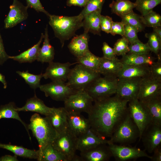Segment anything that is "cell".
Returning <instances> with one entry per match:
<instances>
[{"mask_svg":"<svg viewBox=\"0 0 161 161\" xmlns=\"http://www.w3.org/2000/svg\"><path fill=\"white\" fill-rule=\"evenodd\" d=\"M94 102L88 114L91 127L102 136L110 137L128 113L129 101L115 95Z\"/></svg>","mask_w":161,"mask_h":161,"instance_id":"obj_1","label":"cell"},{"mask_svg":"<svg viewBox=\"0 0 161 161\" xmlns=\"http://www.w3.org/2000/svg\"><path fill=\"white\" fill-rule=\"evenodd\" d=\"M49 24L52 28L55 36L60 40L61 47L65 41L75 35L76 31L82 27L83 16L78 15L67 16L50 15Z\"/></svg>","mask_w":161,"mask_h":161,"instance_id":"obj_2","label":"cell"},{"mask_svg":"<svg viewBox=\"0 0 161 161\" xmlns=\"http://www.w3.org/2000/svg\"><path fill=\"white\" fill-rule=\"evenodd\" d=\"M30 121L28 128L31 131L38 142L39 154L45 147L52 143L57 134L46 116L42 117L35 113L32 116Z\"/></svg>","mask_w":161,"mask_h":161,"instance_id":"obj_3","label":"cell"},{"mask_svg":"<svg viewBox=\"0 0 161 161\" xmlns=\"http://www.w3.org/2000/svg\"><path fill=\"white\" fill-rule=\"evenodd\" d=\"M140 136L139 129L128 112L110 137L109 141L114 144L128 145L135 142Z\"/></svg>","mask_w":161,"mask_h":161,"instance_id":"obj_4","label":"cell"},{"mask_svg":"<svg viewBox=\"0 0 161 161\" xmlns=\"http://www.w3.org/2000/svg\"><path fill=\"white\" fill-rule=\"evenodd\" d=\"M100 74L78 64L71 69L66 84L76 91L85 90Z\"/></svg>","mask_w":161,"mask_h":161,"instance_id":"obj_5","label":"cell"},{"mask_svg":"<svg viewBox=\"0 0 161 161\" xmlns=\"http://www.w3.org/2000/svg\"><path fill=\"white\" fill-rule=\"evenodd\" d=\"M118 78L104 76L98 78L86 89L94 101L111 97L116 92Z\"/></svg>","mask_w":161,"mask_h":161,"instance_id":"obj_6","label":"cell"},{"mask_svg":"<svg viewBox=\"0 0 161 161\" xmlns=\"http://www.w3.org/2000/svg\"><path fill=\"white\" fill-rule=\"evenodd\" d=\"M77 138L68 129L57 134L52 144L66 158L67 161H82L80 157L76 154Z\"/></svg>","mask_w":161,"mask_h":161,"instance_id":"obj_7","label":"cell"},{"mask_svg":"<svg viewBox=\"0 0 161 161\" xmlns=\"http://www.w3.org/2000/svg\"><path fill=\"white\" fill-rule=\"evenodd\" d=\"M94 101L92 98L85 90L77 91L69 96L64 101V108L68 112L88 114L90 112Z\"/></svg>","mask_w":161,"mask_h":161,"instance_id":"obj_8","label":"cell"},{"mask_svg":"<svg viewBox=\"0 0 161 161\" xmlns=\"http://www.w3.org/2000/svg\"><path fill=\"white\" fill-rule=\"evenodd\" d=\"M128 103V112L139 129L140 140L145 129L151 122V119L144 104L137 98L131 100Z\"/></svg>","mask_w":161,"mask_h":161,"instance_id":"obj_9","label":"cell"},{"mask_svg":"<svg viewBox=\"0 0 161 161\" xmlns=\"http://www.w3.org/2000/svg\"><path fill=\"white\" fill-rule=\"evenodd\" d=\"M107 145L112 156L117 161H126L142 157L151 158L145 150L136 147L114 144L109 141Z\"/></svg>","mask_w":161,"mask_h":161,"instance_id":"obj_10","label":"cell"},{"mask_svg":"<svg viewBox=\"0 0 161 161\" xmlns=\"http://www.w3.org/2000/svg\"><path fill=\"white\" fill-rule=\"evenodd\" d=\"M39 88L47 97H49L53 100L64 101L76 91L65 82L52 81L46 84L40 85Z\"/></svg>","mask_w":161,"mask_h":161,"instance_id":"obj_11","label":"cell"},{"mask_svg":"<svg viewBox=\"0 0 161 161\" xmlns=\"http://www.w3.org/2000/svg\"><path fill=\"white\" fill-rule=\"evenodd\" d=\"M161 97V81L156 80L151 75L141 81L137 99L145 103L154 98Z\"/></svg>","mask_w":161,"mask_h":161,"instance_id":"obj_12","label":"cell"},{"mask_svg":"<svg viewBox=\"0 0 161 161\" xmlns=\"http://www.w3.org/2000/svg\"><path fill=\"white\" fill-rule=\"evenodd\" d=\"M143 78H118L115 95L128 101L137 98Z\"/></svg>","mask_w":161,"mask_h":161,"instance_id":"obj_13","label":"cell"},{"mask_svg":"<svg viewBox=\"0 0 161 161\" xmlns=\"http://www.w3.org/2000/svg\"><path fill=\"white\" fill-rule=\"evenodd\" d=\"M141 139L145 151L152 153L161 143V125L150 123L143 131L139 141Z\"/></svg>","mask_w":161,"mask_h":161,"instance_id":"obj_14","label":"cell"},{"mask_svg":"<svg viewBox=\"0 0 161 161\" xmlns=\"http://www.w3.org/2000/svg\"><path fill=\"white\" fill-rule=\"evenodd\" d=\"M109 140L91 127L77 137L76 148L80 152L84 151L102 144H108Z\"/></svg>","mask_w":161,"mask_h":161,"instance_id":"obj_15","label":"cell"},{"mask_svg":"<svg viewBox=\"0 0 161 161\" xmlns=\"http://www.w3.org/2000/svg\"><path fill=\"white\" fill-rule=\"evenodd\" d=\"M28 7L24 6L18 0H13L10 11L4 20V27L11 28L26 20L28 17Z\"/></svg>","mask_w":161,"mask_h":161,"instance_id":"obj_16","label":"cell"},{"mask_svg":"<svg viewBox=\"0 0 161 161\" xmlns=\"http://www.w3.org/2000/svg\"><path fill=\"white\" fill-rule=\"evenodd\" d=\"M75 63L52 61L49 63L45 73L43 74V77L45 79H50L52 81L65 82L67 80L71 70L70 66Z\"/></svg>","mask_w":161,"mask_h":161,"instance_id":"obj_17","label":"cell"},{"mask_svg":"<svg viewBox=\"0 0 161 161\" xmlns=\"http://www.w3.org/2000/svg\"><path fill=\"white\" fill-rule=\"evenodd\" d=\"M68 129L77 137L83 134L91 127L89 119L81 113L67 114Z\"/></svg>","mask_w":161,"mask_h":161,"instance_id":"obj_18","label":"cell"},{"mask_svg":"<svg viewBox=\"0 0 161 161\" xmlns=\"http://www.w3.org/2000/svg\"><path fill=\"white\" fill-rule=\"evenodd\" d=\"M67 114L68 112L64 107H53L51 113L46 116L57 134L61 133L68 129Z\"/></svg>","mask_w":161,"mask_h":161,"instance_id":"obj_19","label":"cell"},{"mask_svg":"<svg viewBox=\"0 0 161 161\" xmlns=\"http://www.w3.org/2000/svg\"><path fill=\"white\" fill-rule=\"evenodd\" d=\"M82 161H107L112 157L107 144H102L80 152Z\"/></svg>","mask_w":161,"mask_h":161,"instance_id":"obj_20","label":"cell"},{"mask_svg":"<svg viewBox=\"0 0 161 161\" xmlns=\"http://www.w3.org/2000/svg\"><path fill=\"white\" fill-rule=\"evenodd\" d=\"M123 66L120 60L117 58L109 59L103 57H101L97 72L105 77L118 78Z\"/></svg>","mask_w":161,"mask_h":161,"instance_id":"obj_21","label":"cell"},{"mask_svg":"<svg viewBox=\"0 0 161 161\" xmlns=\"http://www.w3.org/2000/svg\"><path fill=\"white\" fill-rule=\"evenodd\" d=\"M123 64L118 78H143L151 75L150 66Z\"/></svg>","mask_w":161,"mask_h":161,"instance_id":"obj_22","label":"cell"},{"mask_svg":"<svg viewBox=\"0 0 161 161\" xmlns=\"http://www.w3.org/2000/svg\"><path fill=\"white\" fill-rule=\"evenodd\" d=\"M89 38L88 33L84 32L82 34L74 36L68 45L71 53L77 58L84 55L89 50Z\"/></svg>","mask_w":161,"mask_h":161,"instance_id":"obj_23","label":"cell"},{"mask_svg":"<svg viewBox=\"0 0 161 161\" xmlns=\"http://www.w3.org/2000/svg\"><path fill=\"white\" fill-rule=\"evenodd\" d=\"M53 109V107H49L47 106L44 102L38 98L35 94L34 96L28 99L23 107L16 108L18 112L30 111L48 116L50 114Z\"/></svg>","mask_w":161,"mask_h":161,"instance_id":"obj_24","label":"cell"},{"mask_svg":"<svg viewBox=\"0 0 161 161\" xmlns=\"http://www.w3.org/2000/svg\"><path fill=\"white\" fill-rule=\"evenodd\" d=\"M101 11H97L86 16L83 21L84 32H90L94 35H101L100 17Z\"/></svg>","mask_w":161,"mask_h":161,"instance_id":"obj_25","label":"cell"},{"mask_svg":"<svg viewBox=\"0 0 161 161\" xmlns=\"http://www.w3.org/2000/svg\"><path fill=\"white\" fill-rule=\"evenodd\" d=\"M44 41L41 47H40L37 60L42 63H49L53 61L55 55V50L53 47L50 44L47 25L44 34Z\"/></svg>","mask_w":161,"mask_h":161,"instance_id":"obj_26","label":"cell"},{"mask_svg":"<svg viewBox=\"0 0 161 161\" xmlns=\"http://www.w3.org/2000/svg\"><path fill=\"white\" fill-rule=\"evenodd\" d=\"M44 37L42 33L40 38L35 44L19 55L14 56H9V59H13L20 63H31L37 60L40 45Z\"/></svg>","mask_w":161,"mask_h":161,"instance_id":"obj_27","label":"cell"},{"mask_svg":"<svg viewBox=\"0 0 161 161\" xmlns=\"http://www.w3.org/2000/svg\"><path fill=\"white\" fill-rule=\"evenodd\" d=\"M122 56L120 59L122 63L129 65H146L150 66L155 62L156 59L149 54L138 55L128 53Z\"/></svg>","mask_w":161,"mask_h":161,"instance_id":"obj_28","label":"cell"},{"mask_svg":"<svg viewBox=\"0 0 161 161\" xmlns=\"http://www.w3.org/2000/svg\"><path fill=\"white\" fill-rule=\"evenodd\" d=\"M0 148L10 151L16 155L23 157L37 160L39 156L38 150H31L22 146L0 143Z\"/></svg>","mask_w":161,"mask_h":161,"instance_id":"obj_29","label":"cell"},{"mask_svg":"<svg viewBox=\"0 0 161 161\" xmlns=\"http://www.w3.org/2000/svg\"><path fill=\"white\" fill-rule=\"evenodd\" d=\"M143 103L148 111L151 122L161 125V97Z\"/></svg>","mask_w":161,"mask_h":161,"instance_id":"obj_30","label":"cell"},{"mask_svg":"<svg viewBox=\"0 0 161 161\" xmlns=\"http://www.w3.org/2000/svg\"><path fill=\"white\" fill-rule=\"evenodd\" d=\"M39 161H67L66 158L54 148L52 144L45 147L39 154Z\"/></svg>","mask_w":161,"mask_h":161,"instance_id":"obj_31","label":"cell"},{"mask_svg":"<svg viewBox=\"0 0 161 161\" xmlns=\"http://www.w3.org/2000/svg\"><path fill=\"white\" fill-rule=\"evenodd\" d=\"M14 103L10 102L0 107V119L2 118H11L16 120L20 122L25 127L27 131L30 140L31 137L30 134L28 127L20 117L18 112Z\"/></svg>","mask_w":161,"mask_h":161,"instance_id":"obj_32","label":"cell"},{"mask_svg":"<svg viewBox=\"0 0 161 161\" xmlns=\"http://www.w3.org/2000/svg\"><path fill=\"white\" fill-rule=\"evenodd\" d=\"M109 6L113 13L121 17L133 10L135 4L129 0H113Z\"/></svg>","mask_w":161,"mask_h":161,"instance_id":"obj_33","label":"cell"},{"mask_svg":"<svg viewBox=\"0 0 161 161\" xmlns=\"http://www.w3.org/2000/svg\"><path fill=\"white\" fill-rule=\"evenodd\" d=\"M101 57L92 54L89 50L82 56L77 58L78 64L97 72V70Z\"/></svg>","mask_w":161,"mask_h":161,"instance_id":"obj_34","label":"cell"},{"mask_svg":"<svg viewBox=\"0 0 161 161\" xmlns=\"http://www.w3.org/2000/svg\"><path fill=\"white\" fill-rule=\"evenodd\" d=\"M121 18V21L135 28L139 32L144 29L145 26L141 22L140 16L136 13L133 10L122 16Z\"/></svg>","mask_w":161,"mask_h":161,"instance_id":"obj_35","label":"cell"},{"mask_svg":"<svg viewBox=\"0 0 161 161\" xmlns=\"http://www.w3.org/2000/svg\"><path fill=\"white\" fill-rule=\"evenodd\" d=\"M16 73L22 78L30 86L35 89L39 88L40 81L43 77V74L34 75L29 73L28 71H17Z\"/></svg>","mask_w":161,"mask_h":161,"instance_id":"obj_36","label":"cell"},{"mask_svg":"<svg viewBox=\"0 0 161 161\" xmlns=\"http://www.w3.org/2000/svg\"><path fill=\"white\" fill-rule=\"evenodd\" d=\"M161 3V0H136L134 3L136 9L144 16Z\"/></svg>","mask_w":161,"mask_h":161,"instance_id":"obj_37","label":"cell"},{"mask_svg":"<svg viewBox=\"0 0 161 161\" xmlns=\"http://www.w3.org/2000/svg\"><path fill=\"white\" fill-rule=\"evenodd\" d=\"M141 22L145 26L154 27L161 26V16L153 10L144 16H140Z\"/></svg>","mask_w":161,"mask_h":161,"instance_id":"obj_38","label":"cell"},{"mask_svg":"<svg viewBox=\"0 0 161 161\" xmlns=\"http://www.w3.org/2000/svg\"><path fill=\"white\" fill-rule=\"evenodd\" d=\"M145 37L148 39V44L151 50L157 56L160 55L161 49V38L154 32L145 34Z\"/></svg>","mask_w":161,"mask_h":161,"instance_id":"obj_39","label":"cell"},{"mask_svg":"<svg viewBox=\"0 0 161 161\" xmlns=\"http://www.w3.org/2000/svg\"><path fill=\"white\" fill-rule=\"evenodd\" d=\"M129 51L128 53L138 55L149 54L150 49L147 43L144 44L140 40L129 45Z\"/></svg>","mask_w":161,"mask_h":161,"instance_id":"obj_40","label":"cell"},{"mask_svg":"<svg viewBox=\"0 0 161 161\" xmlns=\"http://www.w3.org/2000/svg\"><path fill=\"white\" fill-rule=\"evenodd\" d=\"M105 0H89L80 13L84 17L94 11H101Z\"/></svg>","mask_w":161,"mask_h":161,"instance_id":"obj_41","label":"cell"},{"mask_svg":"<svg viewBox=\"0 0 161 161\" xmlns=\"http://www.w3.org/2000/svg\"><path fill=\"white\" fill-rule=\"evenodd\" d=\"M129 42L124 37L118 39L115 43L113 48L116 55L123 56L129 51Z\"/></svg>","mask_w":161,"mask_h":161,"instance_id":"obj_42","label":"cell"},{"mask_svg":"<svg viewBox=\"0 0 161 161\" xmlns=\"http://www.w3.org/2000/svg\"><path fill=\"white\" fill-rule=\"evenodd\" d=\"M124 24V37L130 44L139 41L137 33L139 32L135 28L126 24Z\"/></svg>","mask_w":161,"mask_h":161,"instance_id":"obj_43","label":"cell"},{"mask_svg":"<svg viewBox=\"0 0 161 161\" xmlns=\"http://www.w3.org/2000/svg\"><path fill=\"white\" fill-rule=\"evenodd\" d=\"M157 57V61L150 66L151 75L154 79L161 81V55Z\"/></svg>","mask_w":161,"mask_h":161,"instance_id":"obj_44","label":"cell"},{"mask_svg":"<svg viewBox=\"0 0 161 161\" xmlns=\"http://www.w3.org/2000/svg\"><path fill=\"white\" fill-rule=\"evenodd\" d=\"M113 21L112 18L110 16L101 15L100 17L101 30L107 33H110Z\"/></svg>","mask_w":161,"mask_h":161,"instance_id":"obj_45","label":"cell"},{"mask_svg":"<svg viewBox=\"0 0 161 161\" xmlns=\"http://www.w3.org/2000/svg\"><path fill=\"white\" fill-rule=\"evenodd\" d=\"M28 7L33 8L37 12H43L47 16L50 15L46 11L42 6L40 0H26Z\"/></svg>","mask_w":161,"mask_h":161,"instance_id":"obj_46","label":"cell"},{"mask_svg":"<svg viewBox=\"0 0 161 161\" xmlns=\"http://www.w3.org/2000/svg\"><path fill=\"white\" fill-rule=\"evenodd\" d=\"M112 35H119L124 37V24L122 21H113L110 32Z\"/></svg>","mask_w":161,"mask_h":161,"instance_id":"obj_47","label":"cell"},{"mask_svg":"<svg viewBox=\"0 0 161 161\" xmlns=\"http://www.w3.org/2000/svg\"><path fill=\"white\" fill-rule=\"evenodd\" d=\"M102 50L104 58L109 59H114L117 58L113 49L106 42L103 43Z\"/></svg>","mask_w":161,"mask_h":161,"instance_id":"obj_48","label":"cell"},{"mask_svg":"<svg viewBox=\"0 0 161 161\" xmlns=\"http://www.w3.org/2000/svg\"><path fill=\"white\" fill-rule=\"evenodd\" d=\"M9 56L5 50L2 39L0 33V66L9 59Z\"/></svg>","mask_w":161,"mask_h":161,"instance_id":"obj_49","label":"cell"},{"mask_svg":"<svg viewBox=\"0 0 161 161\" xmlns=\"http://www.w3.org/2000/svg\"><path fill=\"white\" fill-rule=\"evenodd\" d=\"M89 0H67L66 5L68 6H72L84 7Z\"/></svg>","mask_w":161,"mask_h":161,"instance_id":"obj_50","label":"cell"},{"mask_svg":"<svg viewBox=\"0 0 161 161\" xmlns=\"http://www.w3.org/2000/svg\"><path fill=\"white\" fill-rule=\"evenodd\" d=\"M154 154L150 159L152 161H161V147L160 145L153 151Z\"/></svg>","mask_w":161,"mask_h":161,"instance_id":"obj_51","label":"cell"},{"mask_svg":"<svg viewBox=\"0 0 161 161\" xmlns=\"http://www.w3.org/2000/svg\"><path fill=\"white\" fill-rule=\"evenodd\" d=\"M17 156L10 155H5L0 158V161H18Z\"/></svg>","mask_w":161,"mask_h":161,"instance_id":"obj_52","label":"cell"},{"mask_svg":"<svg viewBox=\"0 0 161 161\" xmlns=\"http://www.w3.org/2000/svg\"><path fill=\"white\" fill-rule=\"evenodd\" d=\"M154 32L160 38H161V26H157L153 27Z\"/></svg>","mask_w":161,"mask_h":161,"instance_id":"obj_53","label":"cell"},{"mask_svg":"<svg viewBox=\"0 0 161 161\" xmlns=\"http://www.w3.org/2000/svg\"><path fill=\"white\" fill-rule=\"evenodd\" d=\"M0 82L3 85L4 89H6L7 87V83L5 79V76L0 73Z\"/></svg>","mask_w":161,"mask_h":161,"instance_id":"obj_54","label":"cell"}]
</instances>
